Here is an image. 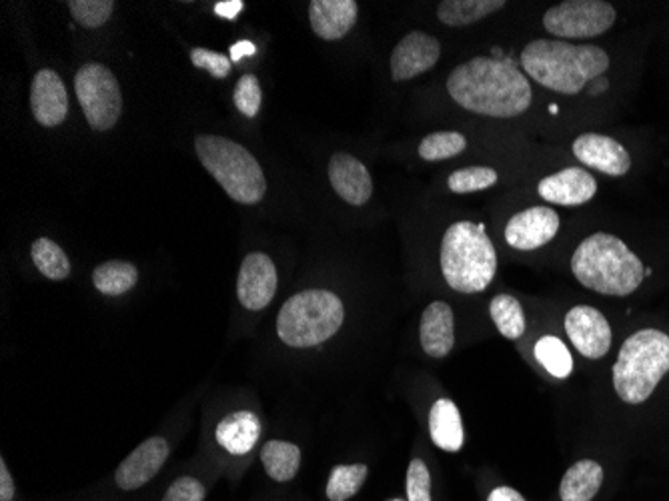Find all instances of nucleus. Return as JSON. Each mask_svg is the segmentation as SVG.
<instances>
[{
  "mask_svg": "<svg viewBox=\"0 0 669 501\" xmlns=\"http://www.w3.org/2000/svg\"><path fill=\"white\" fill-rule=\"evenodd\" d=\"M604 483V469L593 459L573 464L561 479V501H592Z\"/></svg>",
  "mask_w": 669,
  "mask_h": 501,
  "instance_id": "5701e85b",
  "label": "nucleus"
},
{
  "mask_svg": "<svg viewBox=\"0 0 669 501\" xmlns=\"http://www.w3.org/2000/svg\"><path fill=\"white\" fill-rule=\"evenodd\" d=\"M169 457V444L163 437H151L122 461L115 473L117 486L125 491L139 490L161 471Z\"/></svg>",
  "mask_w": 669,
  "mask_h": 501,
  "instance_id": "2eb2a0df",
  "label": "nucleus"
},
{
  "mask_svg": "<svg viewBox=\"0 0 669 501\" xmlns=\"http://www.w3.org/2000/svg\"><path fill=\"white\" fill-rule=\"evenodd\" d=\"M265 471L274 481H291L301 468V449L289 442H267L261 451Z\"/></svg>",
  "mask_w": 669,
  "mask_h": 501,
  "instance_id": "393cba45",
  "label": "nucleus"
},
{
  "mask_svg": "<svg viewBox=\"0 0 669 501\" xmlns=\"http://www.w3.org/2000/svg\"><path fill=\"white\" fill-rule=\"evenodd\" d=\"M75 90L85 119L95 131H109L119 123L122 112L121 87L109 68L99 63H88L78 68Z\"/></svg>",
  "mask_w": 669,
  "mask_h": 501,
  "instance_id": "6e6552de",
  "label": "nucleus"
},
{
  "mask_svg": "<svg viewBox=\"0 0 669 501\" xmlns=\"http://www.w3.org/2000/svg\"><path fill=\"white\" fill-rule=\"evenodd\" d=\"M429 434L435 446L443 451L455 454L463 447L465 435L461 424V413L451 400H438L429 412Z\"/></svg>",
  "mask_w": 669,
  "mask_h": 501,
  "instance_id": "4be33fe9",
  "label": "nucleus"
},
{
  "mask_svg": "<svg viewBox=\"0 0 669 501\" xmlns=\"http://www.w3.org/2000/svg\"><path fill=\"white\" fill-rule=\"evenodd\" d=\"M565 331L573 347L587 359H602L612 349V327L604 313L590 305H578L568 312Z\"/></svg>",
  "mask_w": 669,
  "mask_h": 501,
  "instance_id": "9d476101",
  "label": "nucleus"
},
{
  "mask_svg": "<svg viewBox=\"0 0 669 501\" xmlns=\"http://www.w3.org/2000/svg\"><path fill=\"white\" fill-rule=\"evenodd\" d=\"M34 265L51 281H63L71 275V261L55 241L41 237L31 247Z\"/></svg>",
  "mask_w": 669,
  "mask_h": 501,
  "instance_id": "cd10ccee",
  "label": "nucleus"
},
{
  "mask_svg": "<svg viewBox=\"0 0 669 501\" xmlns=\"http://www.w3.org/2000/svg\"><path fill=\"white\" fill-rule=\"evenodd\" d=\"M538 193L541 195V199L549 200V203L563 205V207H575V205L590 203L595 197L597 181L585 168L568 167L541 178Z\"/></svg>",
  "mask_w": 669,
  "mask_h": 501,
  "instance_id": "dca6fc26",
  "label": "nucleus"
},
{
  "mask_svg": "<svg viewBox=\"0 0 669 501\" xmlns=\"http://www.w3.org/2000/svg\"><path fill=\"white\" fill-rule=\"evenodd\" d=\"M447 90L465 111L494 119L524 115L533 97L529 80L516 65L492 56H475L455 68Z\"/></svg>",
  "mask_w": 669,
  "mask_h": 501,
  "instance_id": "f257e3e1",
  "label": "nucleus"
},
{
  "mask_svg": "<svg viewBox=\"0 0 669 501\" xmlns=\"http://www.w3.org/2000/svg\"><path fill=\"white\" fill-rule=\"evenodd\" d=\"M505 0H445L438 7V19L447 26H467L501 11Z\"/></svg>",
  "mask_w": 669,
  "mask_h": 501,
  "instance_id": "b1692460",
  "label": "nucleus"
},
{
  "mask_svg": "<svg viewBox=\"0 0 669 501\" xmlns=\"http://www.w3.org/2000/svg\"><path fill=\"white\" fill-rule=\"evenodd\" d=\"M66 7L73 19L85 29H99L109 21L115 11L112 0H71L66 2Z\"/></svg>",
  "mask_w": 669,
  "mask_h": 501,
  "instance_id": "2f4dec72",
  "label": "nucleus"
},
{
  "mask_svg": "<svg viewBox=\"0 0 669 501\" xmlns=\"http://www.w3.org/2000/svg\"><path fill=\"white\" fill-rule=\"evenodd\" d=\"M330 181L341 199L362 207L374 195V181L359 159L349 153H335L330 161Z\"/></svg>",
  "mask_w": 669,
  "mask_h": 501,
  "instance_id": "f3484780",
  "label": "nucleus"
},
{
  "mask_svg": "<svg viewBox=\"0 0 669 501\" xmlns=\"http://www.w3.org/2000/svg\"><path fill=\"white\" fill-rule=\"evenodd\" d=\"M242 0H220L215 4V14H219L220 19L233 21L237 19L242 11Z\"/></svg>",
  "mask_w": 669,
  "mask_h": 501,
  "instance_id": "4c0bfd02",
  "label": "nucleus"
},
{
  "mask_svg": "<svg viewBox=\"0 0 669 501\" xmlns=\"http://www.w3.org/2000/svg\"><path fill=\"white\" fill-rule=\"evenodd\" d=\"M255 53H257V46L252 45L251 41H241V43L230 46V61L239 63L245 56H252Z\"/></svg>",
  "mask_w": 669,
  "mask_h": 501,
  "instance_id": "ea45409f",
  "label": "nucleus"
},
{
  "mask_svg": "<svg viewBox=\"0 0 669 501\" xmlns=\"http://www.w3.org/2000/svg\"><path fill=\"white\" fill-rule=\"evenodd\" d=\"M521 67L546 89L578 95L609 68V56L600 46L539 39L524 48Z\"/></svg>",
  "mask_w": 669,
  "mask_h": 501,
  "instance_id": "f03ea898",
  "label": "nucleus"
},
{
  "mask_svg": "<svg viewBox=\"0 0 669 501\" xmlns=\"http://www.w3.org/2000/svg\"><path fill=\"white\" fill-rule=\"evenodd\" d=\"M487 501H526V498L514 488H495Z\"/></svg>",
  "mask_w": 669,
  "mask_h": 501,
  "instance_id": "a19ab883",
  "label": "nucleus"
},
{
  "mask_svg": "<svg viewBox=\"0 0 669 501\" xmlns=\"http://www.w3.org/2000/svg\"><path fill=\"white\" fill-rule=\"evenodd\" d=\"M191 61H193L195 67L207 70L215 78L229 77L230 58L227 55H220V53L207 51V48H193Z\"/></svg>",
  "mask_w": 669,
  "mask_h": 501,
  "instance_id": "c9c22d12",
  "label": "nucleus"
},
{
  "mask_svg": "<svg viewBox=\"0 0 669 501\" xmlns=\"http://www.w3.org/2000/svg\"><path fill=\"white\" fill-rule=\"evenodd\" d=\"M441 56L440 41L421 31L403 36L391 55V77L396 83L411 80L435 67Z\"/></svg>",
  "mask_w": 669,
  "mask_h": 501,
  "instance_id": "ddd939ff",
  "label": "nucleus"
},
{
  "mask_svg": "<svg viewBox=\"0 0 669 501\" xmlns=\"http://www.w3.org/2000/svg\"><path fill=\"white\" fill-rule=\"evenodd\" d=\"M139 281V271L127 261H109L93 271V283L102 295H125Z\"/></svg>",
  "mask_w": 669,
  "mask_h": 501,
  "instance_id": "a878e982",
  "label": "nucleus"
},
{
  "mask_svg": "<svg viewBox=\"0 0 669 501\" xmlns=\"http://www.w3.org/2000/svg\"><path fill=\"white\" fill-rule=\"evenodd\" d=\"M407 500L431 501V473L423 459H413L407 469Z\"/></svg>",
  "mask_w": 669,
  "mask_h": 501,
  "instance_id": "f704fd0d",
  "label": "nucleus"
},
{
  "mask_svg": "<svg viewBox=\"0 0 669 501\" xmlns=\"http://www.w3.org/2000/svg\"><path fill=\"white\" fill-rule=\"evenodd\" d=\"M573 155L583 165L602 171L609 177H624L632 168V156L626 146L607 134L585 133L573 141Z\"/></svg>",
  "mask_w": 669,
  "mask_h": 501,
  "instance_id": "4468645a",
  "label": "nucleus"
},
{
  "mask_svg": "<svg viewBox=\"0 0 669 501\" xmlns=\"http://www.w3.org/2000/svg\"><path fill=\"white\" fill-rule=\"evenodd\" d=\"M560 231V215L549 207H529L505 225V241L517 251L548 246Z\"/></svg>",
  "mask_w": 669,
  "mask_h": 501,
  "instance_id": "9b49d317",
  "label": "nucleus"
},
{
  "mask_svg": "<svg viewBox=\"0 0 669 501\" xmlns=\"http://www.w3.org/2000/svg\"><path fill=\"white\" fill-rule=\"evenodd\" d=\"M467 149V141L461 133L455 131H443V133H431L421 141L419 156L425 161H445L461 155Z\"/></svg>",
  "mask_w": 669,
  "mask_h": 501,
  "instance_id": "7c9ffc66",
  "label": "nucleus"
},
{
  "mask_svg": "<svg viewBox=\"0 0 669 501\" xmlns=\"http://www.w3.org/2000/svg\"><path fill=\"white\" fill-rule=\"evenodd\" d=\"M217 444L230 456H247L261 435V422L252 412L229 413L217 425Z\"/></svg>",
  "mask_w": 669,
  "mask_h": 501,
  "instance_id": "412c9836",
  "label": "nucleus"
},
{
  "mask_svg": "<svg viewBox=\"0 0 669 501\" xmlns=\"http://www.w3.org/2000/svg\"><path fill=\"white\" fill-rule=\"evenodd\" d=\"M441 271L451 290L482 293L497 273V251L485 225L460 221L451 225L441 241Z\"/></svg>",
  "mask_w": 669,
  "mask_h": 501,
  "instance_id": "20e7f679",
  "label": "nucleus"
},
{
  "mask_svg": "<svg viewBox=\"0 0 669 501\" xmlns=\"http://www.w3.org/2000/svg\"><path fill=\"white\" fill-rule=\"evenodd\" d=\"M14 498V481L11 471L7 468V461H0V501H12Z\"/></svg>",
  "mask_w": 669,
  "mask_h": 501,
  "instance_id": "58836bf2",
  "label": "nucleus"
},
{
  "mask_svg": "<svg viewBox=\"0 0 669 501\" xmlns=\"http://www.w3.org/2000/svg\"><path fill=\"white\" fill-rule=\"evenodd\" d=\"M536 357L553 378L565 379L573 371L570 349L565 347L560 337H553V335L541 337L536 344Z\"/></svg>",
  "mask_w": 669,
  "mask_h": 501,
  "instance_id": "c85d7f7f",
  "label": "nucleus"
},
{
  "mask_svg": "<svg viewBox=\"0 0 669 501\" xmlns=\"http://www.w3.org/2000/svg\"><path fill=\"white\" fill-rule=\"evenodd\" d=\"M277 291V268L271 257L265 253H249L242 259L237 279V295L242 307L249 312H261L274 297Z\"/></svg>",
  "mask_w": 669,
  "mask_h": 501,
  "instance_id": "f8f14e48",
  "label": "nucleus"
},
{
  "mask_svg": "<svg viewBox=\"0 0 669 501\" xmlns=\"http://www.w3.org/2000/svg\"><path fill=\"white\" fill-rule=\"evenodd\" d=\"M261 100H263V92H261L259 78L255 75H242L237 83V87H235L237 111L252 119V117H257V112L261 109Z\"/></svg>",
  "mask_w": 669,
  "mask_h": 501,
  "instance_id": "72a5a7b5",
  "label": "nucleus"
},
{
  "mask_svg": "<svg viewBox=\"0 0 669 501\" xmlns=\"http://www.w3.org/2000/svg\"><path fill=\"white\" fill-rule=\"evenodd\" d=\"M31 109L34 119L43 127H56L63 123L68 112V97L65 85L55 70L43 68L33 78L31 89Z\"/></svg>",
  "mask_w": 669,
  "mask_h": 501,
  "instance_id": "a211bd4d",
  "label": "nucleus"
},
{
  "mask_svg": "<svg viewBox=\"0 0 669 501\" xmlns=\"http://www.w3.org/2000/svg\"><path fill=\"white\" fill-rule=\"evenodd\" d=\"M163 501H205V486L198 479L183 476L166 490Z\"/></svg>",
  "mask_w": 669,
  "mask_h": 501,
  "instance_id": "e433bc0d",
  "label": "nucleus"
},
{
  "mask_svg": "<svg viewBox=\"0 0 669 501\" xmlns=\"http://www.w3.org/2000/svg\"><path fill=\"white\" fill-rule=\"evenodd\" d=\"M421 347L429 357L443 359L451 353L455 346V322H453V309L445 301L431 303L421 315V327H419Z\"/></svg>",
  "mask_w": 669,
  "mask_h": 501,
  "instance_id": "aec40b11",
  "label": "nucleus"
},
{
  "mask_svg": "<svg viewBox=\"0 0 669 501\" xmlns=\"http://www.w3.org/2000/svg\"><path fill=\"white\" fill-rule=\"evenodd\" d=\"M367 466L355 464V466H335L331 471L330 483H327V498L330 501L352 500L357 491L362 490L367 479Z\"/></svg>",
  "mask_w": 669,
  "mask_h": 501,
  "instance_id": "c756f323",
  "label": "nucleus"
},
{
  "mask_svg": "<svg viewBox=\"0 0 669 501\" xmlns=\"http://www.w3.org/2000/svg\"><path fill=\"white\" fill-rule=\"evenodd\" d=\"M359 14L355 0H313L309 4V21L313 33L323 41H339L349 34Z\"/></svg>",
  "mask_w": 669,
  "mask_h": 501,
  "instance_id": "6ab92c4d",
  "label": "nucleus"
},
{
  "mask_svg": "<svg viewBox=\"0 0 669 501\" xmlns=\"http://www.w3.org/2000/svg\"><path fill=\"white\" fill-rule=\"evenodd\" d=\"M489 313L499 334L507 339H519L526 334V313L521 303L511 295H497L489 305Z\"/></svg>",
  "mask_w": 669,
  "mask_h": 501,
  "instance_id": "bb28decb",
  "label": "nucleus"
},
{
  "mask_svg": "<svg viewBox=\"0 0 669 501\" xmlns=\"http://www.w3.org/2000/svg\"><path fill=\"white\" fill-rule=\"evenodd\" d=\"M617 12L605 0H565L543 14V26L558 39H593L614 26Z\"/></svg>",
  "mask_w": 669,
  "mask_h": 501,
  "instance_id": "1a4fd4ad",
  "label": "nucleus"
},
{
  "mask_svg": "<svg viewBox=\"0 0 669 501\" xmlns=\"http://www.w3.org/2000/svg\"><path fill=\"white\" fill-rule=\"evenodd\" d=\"M668 371L669 335L658 329L636 331L627 337L615 361V393L629 405H639L651 397Z\"/></svg>",
  "mask_w": 669,
  "mask_h": 501,
  "instance_id": "39448f33",
  "label": "nucleus"
},
{
  "mask_svg": "<svg viewBox=\"0 0 669 501\" xmlns=\"http://www.w3.org/2000/svg\"><path fill=\"white\" fill-rule=\"evenodd\" d=\"M201 165L209 171L230 199L255 205L267 193L263 168L257 159L235 141L217 134H198L195 139Z\"/></svg>",
  "mask_w": 669,
  "mask_h": 501,
  "instance_id": "423d86ee",
  "label": "nucleus"
},
{
  "mask_svg": "<svg viewBox=\"0 0 669 501\" xmlns=\"http://www.w3.org/2000/svg\"><path fill=\"white\" fill-rule=\"evenodd\" d=\"M497 173L492 167H467L451 173L447 185L453 193L465 195L475 190L489 189L497 183Z\"/></svg>",
  "mask_w": 669,
  "mask_h": 501,
  "instance_id": "473e14b6",
  "label": "nucleus"
},
{
  "mask_svg": "<svg viewBox=\"0 0 669 501\" xmlns=\"http://www.w3.org/2000/svg\"><path fill=\"white\" fill-rule=\"evenodd\" d=\"M571 271L583 287L612 297L632 295L646 277L641 259L619 237L609 233L583 239L571 257Z\"/></svg>",
  "mask_w": 669,
  "mask_h": 501,
  "instance_id": "7ed1b4c3",
  "label": "nucleus"
},
{
  "mask_svg": "<svg viewBox=\"0 0 669 501\" xmlns=\"http://www.w3.org/2000/svg\"><path fill=\"white\" fill-rule=\"evenodd\" d=\"M391 501H401V500H391Z\"/></svg>",
  "mask_w": 669,
  "mask_h": 501,
  "instance_id": "79ce46f5",
  "label": "nucleus"
},
{
  "mask_svg": "<svg viewBox=\"0 0 669 501\" xmlns=\"http://www.w3.org/2000/svg\"><path fill=\"white\" fill-rule=\"evenodd\" d=\"M345 319L343 301L331 291H301L285 301L277 317L279 339L289 347L305 349L325 344Z\"/></svg>",
  "mask_w": 669,
  "mask_h": 501,
  "instance_id": "0eeeda50",
  "label": "nucleus"
}]
</instances>
